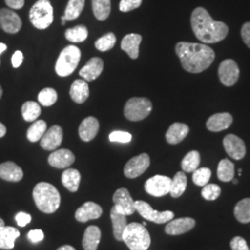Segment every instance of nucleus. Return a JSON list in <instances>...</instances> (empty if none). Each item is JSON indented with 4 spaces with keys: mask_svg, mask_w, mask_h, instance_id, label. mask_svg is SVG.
<instances>
[{
    "mask_svg": "<svg viewBox=\"0 0 250 250\" xmlns=\"http://www.w3.org/2000/svg\"><path fill=\"white\" fill-rule=\"evenodd\" d=\"M175 52L182 67L191 73L204 72L215 59L214 50L206 44L179 42L175 45Z\"/></svg>",
    "mask_w": 250,
    "mask_h": 250,
    "instance_id": "nucleus-1",
    "label": "nucleus"
},
{
    "mask_svg": "<svg viewBox=\"0 0 250 250\" xmlns=\"http://www.w3.org/2000/svg\"><path fill=\"white\" fill-rule=\"evenodd\" d=\"M191 26L196 37L204 44H214L223 41L229 32V28L224 22L213 20L201 7L192 12Z\"/></svg>",
    "mask_w": 250,
    "mask_h": 250,
    "instance_id": "nucleus-2",
    "label": "nucleus"
},
{
    "mask_svg": "<svg viewBox=\"0 0 250 250\" xmlns=\"http://www.w3.org/2000/svg\"><path fill=\"white\" fill-rule=\"evenodd\" d=\"M33 197L38 209L44 213L56 212L61 205V195L51 184L41 182L36 185L33 191Z\"/></svg>",
    "mask_w": 250,
    "mask_h": 250,
    "instance_id": "nucleus-3",
    "label": "nucleus"
},
{
    "mask_svg": "<svg viewBox=\"0 0 250 250\" xmlns=\"http://www.w3.org/2000/svg\"><path fill=\"white\" fill-rule=\"evenodd\" d=\"M123 241L130 250H146L151 243L150 234L143 224H127L123 233Z\"/></svg>",
    "mask_w": 250,
    "mask_h": 250,
    "instance_id": "nucleus-4",
    "label": "nucleus"
},
{
    "mask_svg": "<svg viewBox=\"0 0 250 250\" xmlns=\"http://www.w3.org/2000/svg\"><path fill=\"white\" fill-rule=\"evenodd\" d=\"M81 59L80 49L75 45L63 48L55 65V71L61 77H67L76 70Z\"/></svg>",
    "mask_w": 250,
    "mask_h": 250,
    "instance_id": "nucleus-5",
    "label": "nucleus"
},
{
    "mask_svg": "<svg viewBox=\"0 0 250 250\" xmlns=\"http://www.w3.org/2000/svg\"><path fill=\"white\" fill-rule=\"evenodd\" d=\"M30 21L34 26L44 30L53 22V7L49 0H38L30 10Z\"/></svg>",
    "mask_w": 250,
    "mask_h": 250,
    "instance_id": "nucleus-6",
    "label": "nucleus"
},
{
    "mask_svg": "<svg viewBox=\"0 0 250 250\" xmlns=\"http://www.w3.org/2000/svg\"><path fill=\"white\" fill-rule=\"evenodd\" d=\"M152 111L151 101L146 98H133L125 104V116L132 122L146 119Z\"/></svg>",
    "mask_w": 250,
    "mask_h": 250,
    "instance_id": "nucleus-7",
    "label": "nucleus"
},
{
    "mask_svg": "<svg viewBox=\"0 0 250 250\" xmlns=\"http://www.w3.org/2000/svg\"><path fill=\"white\" fill-rule=\"evenodd\" d=\"M134 205L136 211L141 215L144 219L155 224H166L174 218V213L172 211H157L152 208L151 206L145 201H135Z\"/></svg>",
    "mask_w": 250,
    "mask_h": 250,
    "instance_id": "nucleus-8",
    "label": "nucleus"
},
{
    "mask_svg": "<svg viewBox=\"0 0 250 250\" xmlns=\"http://www.w3.org/2000/svg\"><path fill=\"white\" fill-rule=\"evenodd\" d=\"M171 179L164 175H155L145 183V190L152 197H161L170 193Z\"/></svg>",
    "mask_w": 250,
    "mask_h": 250,
    "instance_id": "nucleus-9",
    "label": "nucleus"
},
{
    "mask_svg": "<svg viewBox=\"0 0 250 250\" xmlns=\"http://www.w3.org/2000/svg\"><path fill=\"white\" fill-rule=\"evenodd\" d=\"M150 165V158L147 154L143 153L132 158L125 166V175L127 178L134 179L142 175Z\"/></svg>",
    "mask_w": 250,
    "mask_h": 250,
    "instance_id": "nucleus-10",
    "label": "nucleus"
},
{
    "mask_svg": "<svg viewBox=\"0 0 250 250\" xmlns=\"http://www.w3.org/2000/svg\"><path fill=\"white\" fill-rule=\"evenodd\" d=\"M219 78L225 86L234 85L239 79L240 70L237 63L232 60H225L219 66Z\"/></svg>",
    "mask_w": 250,
    "mask_h": 250,
    "instance_id": "nucleus-11",
    "label": "nucleus"
},
{
    "mask_svg": "<svg viewBox=\"0 0 250 250\" xmlns=\"http://www.w3.org/2000/svg\"><path fill=\"white\" fill-rule=\"evenodd\" d=\"M113 202L117 211L121 214L128 216L134 214L136 211L134 199L131 197L129 191L125 188L118 189L113 195Z\"/></svg>",
    "mask_w": 250,
    "mask_h": 250,
    "instance_id": "nucleus-12",
    "label": "nucleus"
},
{
    "mask_svg": "<svg viewBox=\"0 0 250 250\" xmlns=\"http://www.w3.org/2000/svg\"><path fill=\"white\" fill-rule=\"evenodd\" d=\"M22 22L18 14L9 9H0V28L8 34H17Z\"/></svg>",
    "mask_w": 250,
    "mask_h": 250,
    "instance_id": "nucleus-13",
    "label": "nucleus"
},
{
    "mask_svg": "<svg viewBox=\"0 0 250 250\" xmlns=\"http://www.w3.org/2000/svg\"><path fill=\"white\" fill-rule=\"evenodd\" d=\"M224 146L226 153L235 161H240L246 156V145L237 135H226L224 139Z\"/></svg>",
    "mask_w": 250,
    "mask_h": 250,
    "instance_id": "nucleus-14",
    "label": "nucleus"
},
{
    "mask_svg": "<svg viewBox=\"0 0 250 250\" xmlns=\"http://www.w3.org/2000/svg\"><path fill=\"white\" fill-rule=\"evenodd\" d=\"M63 140L62 128L59 125H53L48 130H46L45 134L41 138L40 146L42 148L48 151L56 150Z\"/></svg>",
    "mask_w": 250,
    "mask_h": 250,
    "instance_id": "nucleus-15",
    "label": "nucleus"
},
{
    "mask_svg": "<svg viewBox=\"0 0 250 250\" xmlns=\"http://www.w3.org/2000/svg\"><path fill=\"white\" fill-rule=\"evenodd\" d=\"M103 213L102 208L95 202H85L75 212V219L80 223L97 220Z\"/></svg>",
    "mask_w": 250,
    "mask_h": 250,
    "instance_id": "nucleus-16",
    "label": "nucleus"
},
{
    "mask_svg": "<svg viewBox=\"0 0 250 250\" xmlns=\"http://www.w3.org/2000/svg\"><path fill=\"white\" fill-rule=\"evenodd\" d=\"M104 69V62L103 61L98 58H92L81 69L79 74L83 80L86 82H92L96 80L99 75L103 72Z\"/></svg>",
    "mask_w": 250,
    "mask_h": 250,
    "instance_id": "nucleus-17",
    "label": "nucleus"
},
{
    "mask_svg": "<svg viewBox=\"0 0 250 250\" xmlns=\"http://www.w3.org/2000/svg\"><path fill=\"white\" fill-rule=\"evenodd\" d=\"M75 161V157L69 149H59L50 154L48 163L57 169H67Z\"/></svg>",
    "mask_w": 250,
    "mask_h": 250,
    "instance_id": "nucleus-18",
    "label": "nucleus"
},
{
    "mask_svg": "<svg viewBox=\"0 0 250 250\" xmlns=\"http://www.w3.org/2000/svg\"><path fill=\"white\" fill-rule=\"evenodd\" d=\"M196 225V221L192 218H179L171 220L165 227V232L169 235H179L191 231Z\"/></svg>",
    "mask_w": 250,
    "mask_h": 250,
    "instance_id": "nucleus-19",
    "label": "nucleus"
},
{
    "mask_svg": "<svg viewBox=\"0 0 250 250\" xmlns=\"http://www.w3.org/2000/svg\"><path fill=\"white\" fill-rule=\"evenodd\" d=\"M232 124V116L230 113H216L207 121V128L210 132H221L228 129Z\"/></svg>",
    "mask_w": 250,
    "mask_h": 250,
    "instance_id": "nucleus-20",
    "label": "nucleus"
},
{
    "mask_svg": "<svg viewBox=\"0 0 250 250\" xmlns=\"http://www.w3.org/2000/svg\"><path fill=\"white\" fill-rule=\"evenodd\" d=\"M99 123L95 117L85 118L79 127V135L84 142L92 141L99 133Z\"/></svg>",
    "mask_w": 250,
    "mask_h": 250,
    "instance_id": "nucleus-21",
    "label": "nucleus"
},
{
    "mask_svg": "<svg viewBox=\"0 0 250 250\" xmlns=\"http://www.w3.org/2000/svg\"><path fill=\"white\" fill-rule=\"evenodd\" d=\"M0 178L17 183L23 178V170L12 161H7L0 164Z\"/></svg>",
    "mask_w": 250,
    "mask_h": 250,
    "instance_id": "nucleus-22",
    "label": "nucleus"
},
{
    "mask_svg": "<svg viewBox=\"0 0 250 250\" xmlns=\"http://www.w3.org/2000/svg\"><path fill=\"white\" fill-rule=\"evenodd\" d=\"M142 41V36L137 34H129L125 36L122 43H121V47L122 49L128 54V56L135 60L139 56V45L141 44Z\"/></svg>",
    "mask_w": 250,
    "mask_h": 250,
    "instance_id": "nucleus-23",
    "label": "nucleus"
},
{
    "mask_svg": "<svg viewBox=\"0 0 250 250\" xmlns=\"http://www.w3.org/2000/svg\"><path fill=\"white\" fill-rule=\"evenodd\" d=\"M89 86L86 81L77 79L72 83L70 96L75 103L82 104L89 98Z\"/></svg>",
    "mask_w": 250,
    "mask_h": 250,
    "instance_id": "nucleus-24",
    "label": "nucleus"
},
{
    "mask_svg": "<svg viewBox=\"0 0 250 250\" xmlns=\"http://www.w3.org/2000/svg\"><path fill=\"white\" fill-rule=\"evenodd\" d=\"M18 229L12 226L0 227V249L12 250L15 246V240L20 236Z\"/></svg>",
    "mask_w": 250,
    "mask_h": 250,
    "instance_id": "nucleus-25",
    "label": "nucleus"
},
{
    "mask_svg": "<svg viewBox=\"0 0 250 250\" xmlns=\"http://www.w3.org/2000/svg\"><path fill=\"white\" fill-rule=\"evenodd\" d=\"M189 133V127L185 124L174 123L166 133V140L170 145L181 143Z\"/></svg>",
    "mask_w": 250,
    "mask_h": 250,
    "instance_id": "nucleus-26",
    "label": "nucleus"
},
{
    "mask_svg": "<svg viewBox=\"0 0 250 250\" xmlns=\"http://www.w3.org/2000/svg\"><path fill=\"white\" fill-rule=\"evenodd\" d=\"M101 239V231L98 226H88L83 234V248L84 250H98Z\"/></svg>",
    "mask_w": 250,
    "mask_h": 250,
    "instance_id": "nucleus-27",
    "label": "nucleus"
},
{
    "mask_svg": "<svg viewBox=\"0 0 250 250\" xmlns=\"http://www.w3.org/2000/svg\"><path fill=\"white\" fill-rule=\"evenodd\" d=\"M110 219L113 227V235L118 241H123V233L127 226L126 216L119 213L113 206L110 210Z\"/></svg>",
    "mask_w": 250,
    "mask_h": 250,
    "instance_id": "nucleus-28",
    "label": "nucleus"
},
{
    "mask_svg": "<svg viewBox=\"0 0 250 250\" xmlns=\"http://www.w3.org/2000/svg\"><path fill=\"white\" fill-rule=\"evenodd\" d=\"M62 185L72 193L78 191L80 186V172L75 169H67L62 175Z\"/></svg>",
    "mask_w": 250,
    "mask_h": 250,
    "instance_id": "nucleus-29",
    "label": "nucleus"
},
{
    "mask_svg": "<svg viewBox=\"0 0 250 250\" xmlns=\"http://www.w3.org/2000/svg\"><path fill=\"white\" fill-rule=\"evenodd\" d=\"M188 186V178L187 175L183 171L177 172L173 179H171V184H170V196L174 198L181 197Z\"/></svg>",
    "mask_w": 250,
    "mask_h": 250,
    "instance_id": "nucleus-30",
    "label": "nucleus"
},
{
    "mask_svg": "<svg viewBox=\"0 0 250 250\" xmlns=\"http://www.w3.org/2000/svg\"><path fill=\"white\" fill-rule=\"evenodd\" d=\"M92 8L96 18L105 21L110 14L111 2L110 0H92Z\"/></svg>",
    "mask_w": 250,
    "mask_h": 250,
    "instance_id": "nucleus-31",
    "label": "nucleus"
},
{
    "mask_svg": "<svg viewBox=\"0 0 250 250\" xmlns=\"http://www.w3.org/2000/svg\"><path fill=\"white\" fill-rule=\"evenodd\" d=\"M47 130V125L45 121H35L27 131V138L30 142H37L41 140L43 135Z\"/></svg>",
    "mask_w": 250,
    "mask_h": 250,
    "instance_id": "nucleus-32",
    "label": "nucleus"
},
{
    "mask_svg": "<svg viewBox=\"0 0 250 250\" xmlns=\"http://www.w3.org/2000/svg\"><path fill=\"white\" fill-rule=\"evenodd\" d=\"M217 175L219 180H221L222 182H231L234 176V164L232 161L226 159L220 161L218 165Z\"/></svg>",
    "mask_w": 250,
    "mask_h": 250,
    "instance_id": "nucleus-33",
    "label": "nucleus"
},
{
    "mask_svg": "<svg viewBox=\"0 0 250 250\" xmlns=\"http://www.w3.org/2000/svg\"><path fill=\"white\" fill-rule=\"evenodd\" d=\"M234 216L241 224L250 223V198L239 201L234 208Z\"/></svg>",
    "mask_w": 250,
    "mask_h": 250,
    "instance_id": "nucleus-34",
    "label": "nucleus"
},
{
    "mask_svg": "<svg viewBox=\"0 0 250 250\" xmlns=\"http://www.w3.org/2000/svg\"><path fill=\"white\" fill-rule=\"evenodd\" d=\"M87 36L88 30L83 25H77L73 28H70L65 32L66 39L72 43H82L86 40Z\"/></svg>",
    "mask_w": 250,
    "mask_h": 250,
    "instance_id": "nucleus-35",
    "label": "nucleus"
},
{
    "mask_svg": "<svg viewBox=\"0 0 250 250\" xmlns=\"http://www.w3.org/2000/svg\"><path fill=\"white\" fill-rule=\"evenodd\" d=\"M21 113L26 122H35L41 114V107L35 101H27L22 105Z\"/></svg>",
    "mask_w": 250,
    "mask_h": 250,
    "instance_id": "nucleus-36",
    "label": "nucleus"
},
{
    "mask_svg": "<svg viewBox=\"0 0 250 250\" xmlns=\"http://www.w3.org/2000/svg\"><path fill=\"white\" fill-rule=\"evenodd\" d=\"M200 164V154L199 152L193 150L188 152L182 161V169L186 172H193L198 169Z\"/></svg>",
    "mask_w": 250,
    "mask_h": 250,
    "instance_id": "nucleus-37",
    "label": "nucleus"
},
{
    "mask_svg": "<svg viewBox=\"0 0 250 250\" xmlns=\"http://www.w3.org/2000/svg\"><path fill=\"white\" fill-rule=\"evenodd\" d=\"M84 8V0H69L65 9L64 17L67 21L78 18Z\"/></svg>",
    "mask_w": 250,
    "mask_h": 250,
    "instance_id": "nucleus-38",
    "label": "nucleus"
},
{
    "mask_svg": "<svg viewBox=\"0 0 250 250\" xmlns=\"http://www.w3.org/2000/svg\"><path fill=\"white\" fill-rule=\"evenodd\" d=\"M115 44H116L115 35L113 33H107L105 36L100 37L96 41L95 46L97 49H99V51L105 52L113 48Z\"/></svg>",
    "mask_w": 250,
    "mask_h": 250,
    "instance_id": "nucleus-39",
    "label": "nucleus"
},
{
    "mask_svg": "<svg viewBox=\"0 0 250 250\" xmlns=\"http://www.w3.org/2000/svg\"><path fill=\"white\" fill-rule=\"evenodd\" d=\"M58 100V93L53 88H45L40 91L38 95V101L44 107H50Z\"/></svg>",
    "mask_w": 250,
    "mask_h": 250,
    "instance_id": "nucleus-40",
    "label": "nucleus"
},
{
    "mask_svg": "<svg viewBox=\"0 0 250 250\" xmlns=\"http://www.w3.org/2000/svg\"><path fill=\"white\" fill-rule=\"evenodd\" d=\"M211 177V170L208 168H200L193 171V182L198 187H205Z\"/></svg>",
    "mask_w": 250,
    "mask_h": 250,
    "instance_id": "nucleus-41",
    "label": "nucleus"
},
{
    "mask_svg": "<svg viewBox=\"0 0 250 250\" xmlns=\"http://www.w3.org/2000/svg\"><path fill=\"white\" fill-rule=\"evenodd\" d=\"M221 193H222V189L218 185H215V184L206 185L201 191V195L206 200H216L221 196Z\"/></svg>",
    "mask_w": 250,
    "mask_h": 250,
    "instance_id": "nucleus-42",
    "label": "nucleus"
},
{
    "mask_svg": "<svg viewBox=\"0 0 250 250\" xmlns=\"http://www.w3.org/2000/svg\"><path fill=\"white\" fill-rule=\"evenodd\" d=\"M110 142H119V143H129L132 140V134L123 131H114L109 134Z\"/></svg>",
    "mask_w": 250,
    "mask_h": 250,
    "instance_id": "nucleus-43",
    "label": "nucleus"
},
{
    "mask_svg": "<svg viewBox=\"0 0 250 250\" xmlns=\"http://www.w3.org/2000/svg\"><path fill=\"white\" fill-rule=\"evenodd\" d=\"M142 0H121L120 10L123 12H129L141 6Z\"/></svg>",
    "mask_w": 250,
    "mask_h": 250,
    "instance_id": "nucleus-44",
    "label": "nucleus"
},
{
    "mask_svg": "<svg viewBox=\"0 0 250 250\" xmlns=\"http://www.w3.org/2000/svg\"><path fill=\"white\" fill-rule=\"evenodd\" d=\"M232 250H250L246 240L241 236H235L231 241Z\"/></svg>",
    "mask_w": 250,
    "mask_h": 250,
    "instance_id": "nucleus-45",
    "label": "nucleus"
},
{
    "mask_svg": "<svg viewBox=\"0 0 250 250\" xmlns=\"http://www.w3.org/2000/svg\"><path fill=\"white\" fill-rule=\"evenodd\" d=\"M15 221L20 227H25L32 221V216L26 212H19L15 216Z\"/></svg>",
    "mask_w": 250,
    "mask_h": 250,
    "instance_id": "nucleus-46",
    "label": "nucleus"
},
{
    "mask_svg": "<svg viewBox=\"0 0 250 250\" xmlns=\"http://www.w3.org/2000/svg\"><path fill=\"white\" fill-rule=\"evenodd\" d=\"M27 237L30 241L34 244H36L38 242H41L44 239V232L40 229H36V230H31L28 232Z\"/></svg>",
    "mask_w": 250,
    "mask_h": 250,
    "instance_id": "nucleus-47",
    "label": "nucleus"
},
{
    "mask_svg": "<svg viewBox=\"0 0 250 250\" xmlns=\"http://www.w3.org/2000/svg\"><path fill=\"white\" fill-rule=\"evenodd\" d=\"M241 36L245 44L250 48V21L243 24L241 29Z\"/></svg>",
    "mask_w": 250,
    "mask_h": 250,
    "instance_id": "nucleus-48",
    "label": "nucleus"
},
{
    "mask_svg": "<svg viewBox=\"0 0 250 250\" xmlns=\"http://www.w3.org/2000/svg\"><path fill=\"white\" fill-rule=\"evenodd\" d=\"M22 62H23V54L21 51L17 50L12 55V58H11V63L13 68H19L21 65Z\"/></svg>",
    "mask_w": 250,
    "mask_h": 250,
    "instance_id": "nucleus-49",
    "label": "nucleus"
},
{
    "mask_svg": "<svg viewBox=\"0 0 250 250\" xmlns=\"http://www.w3.org/2000/svg\"><path fill=\"white\" fill-rule=\"evenodd\" d=\"M5 2L12 9H21L24 6V0H5Z\"/></svg>",
    "mask_w": 250,
    "mask_h": 250,
    "instance_id": "nucleus-50",
    "label": "nucleus"
},
{
    "mask_svg": "<svg viewBox=\"0 0 250 250\" xmlns=\"http://www.w3.org/2000/svg\"><path fill=\"white\" fill-rule=\"evenodd\" d=\"M7 133V128L6 126L0 123V138H2L5 134Z\"/></svg>",
    "mask_w": 250,
    "mask_h": 250,
    "instance_id": "nucleus-51",
    "label": "nucleus"
},
{
    "mask_svg": "<svg viewBox=\"0 0 250 250\" xmlns=\"http://www.w3.org/2000/svg\"><path fill=\"white\" fill-rule=\"evenodd\" d=\"M57 250H76L72 246H69V245H66V246H62L61 248H59Z\"/></svg>",
    "mask_w": 250,
    "mask_h": 250,
    "instance_id": "nucleus-52",
    "label": "nucleus"
},
{
    "mask_svg": "<svg viewBox=\"0 0 250 250\" xmlns=\"http://www.w3.org/2000/svg\"><path fill=\"white\" fill-rule=\"evenodd\" d=\"M6 50H7V45L3 44V43H0V55Z\"/></svg>",
    "mask_w": 250,
    "mask_h": 250,
    "instance_id": "nucleus-53",
    "label": "nucleus"
},
{
    "mask_svg": "<svg viewBox=\"0 0 250 250\" xmlns=\"http://www.w3.org/2000/svg\"><path fill=\"white\" fill-rule=\"evenodd\" d=\"M2 226H5V222L3 221V219L0 218V227H2Z\"/></svg>",
    "mask_w": 250,
    "mask_h": 250,
    "instance_id": "nucleus-54",
    "label": "nucleus"
},
{
    "mask_svg": "<svg viewBox=\"0 0 250 250\" xmlns=\"http://www.w3.org/2000/svg\"><path fill=\"white\" fill-rule=\"evenodd\" d=\"M66 21H67L66 18H65L64 16H62V25H64V24L66 23Z\"/></svg>",
    "mask_w": 250,
    "mask_h": 250,
    "instance_id": "nucleus-55",
    "label": "nucleus"
},
{
    "mask_svg": "<svg viewBox=\"0 0 250 250\" xmlns=\"http://www.w3.org/2000/svg\"><path fill=\"white\" fill-rule=\"evenodd\" d=\"M2 95H3V90H2V87H1V85H0V99H1Z\"/></svg>",
    "mask_w": 250,
    "mask_h": 250,
    "instance_id": "nucleus-56",
    "label": "nucleus"
},
{
    "mask_svg": "<svg viewBox=\"0 0 250 250\" xmlns=\"http://www.w3.org/2000/svg\"><path fill=\"white\" fill-rule=\"evenodd\" d=\"M232 183H233V184H234V185H236V184H237V183H238V181H237V180H236V179H234V180H233V179H232Z\"/></svg>",
    "mask_w": 250,
    "mask_h": 250,
    "instance_id": "nucleus-57",
    "label": "nucleus"
},
{
    "mask_svg": "<svg viewBox=\"0 0 250 250\" xmlns=\"http://www.w3.org/2000/svg\"><path fill=\"white\" fill-rule=\"evenodd\" d=\"M241 169H239V170H238V173H239V175H241Z\"/></svg>",
    "mask_w": 250,
    "mask_h": 250,
    "instance_id": "nucleus-58",
    "label": "nucleus"
},
{
    "mask_svg": "<svg viewBox=\"0 0 250 250\" xmlns=\"http://www.w3.org/2000/svg\"><path fill=\"white\" fill-rule=\"evenodd\" d=\"M143 225L144 226H146V223H145V222H144Z\"/></svg>",
    "mask_w": 250,
    "mask_h": 250,
    "instance_id": "nucleus-59",
    "label": "nucleus"
},
{
    "mask_svg": "<svg viewBox=\"0 0 250 250\" xmlns=\"http://www.w3.org/2000/svg\"><path fill=\"white\" fill-rule=\"evenodd\" d=\"M0 64H1V62H0Z\"/></svg>",
    "mask_w": 250,
    "mask_h": 250,
    "instance_id": "nucleus-60",
    "label": "nucleus"
}]
</instances>
